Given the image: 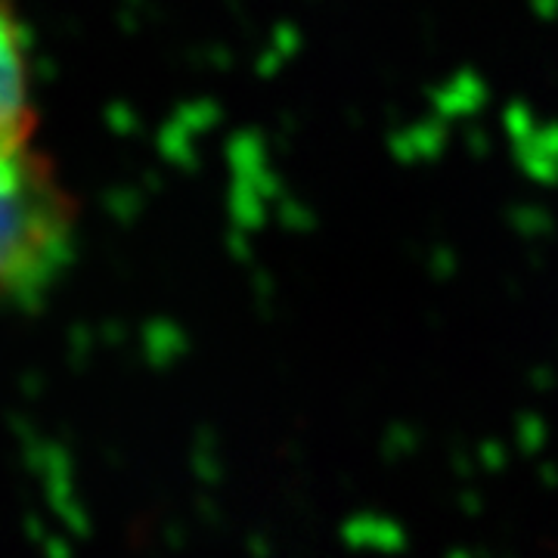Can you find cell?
<instances>
[{"mask_svg":"<svg viewBox=\"0 0 558 558\" xmlns=\"http://www.w3.org/2000/svg\"><path fill=\"white\" fill-rule=\"evenodd\" d=\"M78 202L40 140L28 28L0 0V307L53 289L75 255Z\"/></svg>","mask_w":558,"mask_h":558,"instance_id":"1","label":"cell"}]
</instances>
